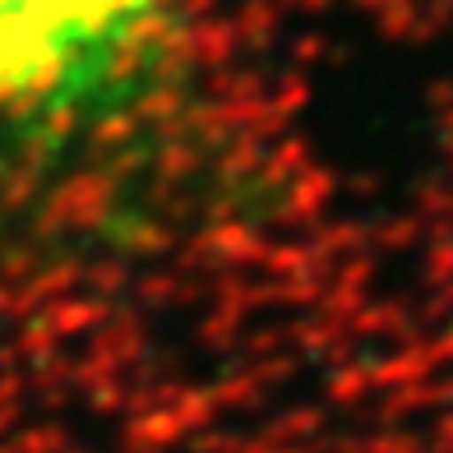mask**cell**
Returning <instances> with one entry per match:
<instances>
[{"mask_svg":"<svg viewBox=\"0 0 453 453\" xmlns=\"http://www.w3.org/2000/svg\"><path fill=\"white\" fill-rule=\"evenodd\" d=\"M176 0H0V134L116 116L149 74Z\"/></svg>","mask_w":453,"mask_h":453,"instance_id":"6da1fadb","label":"cell"}]
</instances>
